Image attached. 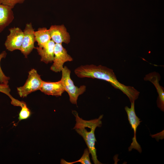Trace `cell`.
Wrapping results in <instances>:
<instances>
[{
  "label": "cell",
  "mask_w": 164,
  "mask_h": 164,
  "mask_svg": "<svg viewBox=\"0 0 164 164\" xmlns=\"http://www.w3.org/2000/svg\"><path fill=\"white\" fill-rule=\"evenodd\" d=\"M48 31L52 40L55 43L68 44L70 42V35L63 25H52Z\"/></svg>",
  "instance_id": "9c48e42d"
},
{
  "label": "cell",
  "mask_w": 164,
  "mask_h": 164,
  "mask_svg": "<svg viewBox=\"0 0 164 164\" xmlns=\"http://www.w3.org/2000/svg\"><path fill=\"white\" fill-rule=\"evenodd\" d=\"M6 55L7 53L5 51L0 53V82L1 84H8L10 78L4 74L0 66V62L2 59L5 58Z\"/></svg>",
  "instance_id": "e0dca14e"
},
{
  "label": "cell",
  "mask_w": 164,
  "mask_h": 164,
  "mask_svg": "<svg viewBox=\"0 0 164 164\" xmlns=\"http://www.w3.org/2000/svg\"><path fill=\"white\" fill-rule=\"evenodd\" d=\"M34 35L35 41L40 47H43L51 40L48 29L45 27L39 28L34 31Z\"/></svg>",
  "instance_id": "5bb4252c"
},
{
  "label": "cell",
  "mask_w": 164,
  "mask_h": 164,
  "mask_svg": "<svg viewBox=\"0 0 164 164\" xmlns=\"http://www.w3.org/2000/svg\"><path fill=\"white\" fill-rule=\"evenodd\" d=\"M61 72L60 80L63 82L65 91L68 94L70 102L72 104H77L79 96L85 91L86 86L82 85L78 87L75 85L70 78V70L67 66L63 67Z\"/></svg>",
  "instance_id": "3957f363"
},
{
  "label": "cell",
  "mask_w": 164,
  "mask_h": 164,
  "mask_svg": "<svg viewBox=\"0 0 164 164\" xmlns=\"http://www.w3.org/2000/svg\"><path fill=\"white\" fill-rule=\"evenodd\" d=\"M14 15L12 9L0 4V33L12 22Z\"/></svg>",
  "instance_id": "4fadbf2b"
},
{
  "label": "cell",
  "mask_w": 164,
  "mask_h": 164,
  "mask_svg": "<svg viewBox=\"0 0 164 164\" xmlns=\"http://www.w3.org/2000/svg\"><path fill=\"white\" fill-rule=\"evenodd\" d=\"M125 110L128 117V120L131 125L132 128L134 132V137L132 138V141L130 146L128 148V151H131L133 149L137 150L139 152H142V150L140 145L136 140V132L137 128L141 122L140 119L136 115L135 110L134 102H131L130 108L128 106L125 107Z\"/></svg>",
  "instance_id": "8992f818"
},
{
  "label": "cell",
  "mask_w": 164,
  "mask_h": 164,
  "mask_svg": "<svg viewBox=\"0 0 164 164\" xmlns=\"http://www.w3.org/2000/svg\"><path fill=\"white\" fill-rule=\"evenodd\" d=\"M144 80L149 81L152 83L156 88L158 94L157 103V106L163 111H164V88L159 84L160 80L159 74L156 72L150 73L146 75Z\"/></svg>",
  "instance_id": "30bf717a"
},
{
  "label": "cell",
  "mask_w": 164,
  "mask_h": 164,
  "mask_svg": "<svg viewBox=\"0 0 164 164\" xmlns=\"http://www.w3.org/2000/svg\"><path fill=\"white\" fill-rule=\"evenodd\" d=\"M23 31L24 37L20 50L25 57L27 58L33 49L35 48V31L32 23L26 24Z\"/></svg>",
  "instance_id": "ba28073f"
},
{
  "label": "cell",
  "mask_w": 164,
  "mask_h": 164,
  "mask_svg": "<svg viewBox=\"0 0 164 164\" xmlns=\"http://www.w3.org/2000/svg\"><path fill=\"white\" fill-rule=\"evenodd\" d=\"M72 114L75 117L76 123L73 129L83 138L87 147L92 159L95 164H101L97 159L95 142L97 141L95 135V131L97 127H100L102 124L101 119L103 115H101L98 118L90 120L89 130L88 131L87 120L83 119L78 115L76 111H73Z\"/></svg>",
  "instance_id": "7a4b0ae2"
},
{
  "label": "cell",
  "mask_w": 164,
  "mask_h": 164,
  "mask_svg": "<svg viewBox=\"0 0 164 164\" xmlns=\"http://www.w3.org/2000/svg\"><path fill=\"white\" fill-rule=\"evenodd\" d=\"M90 153L88 148H87L84 149V153L81 157L77 161L69 162L66 161L63 159H62L61 160L60 163L63 164H73L79 162L82 164H91V163L90 159Z\"/></svg>",
  "instance_id": "9a60e30c"
},
{
  "label": "cell",
  "mask_w": 164,
  "mask_h": 164,
  "mask_svg": "<svg viewBox=\"0 0 164 164\" xmlns=\"http://www.w3.org/2000/svg\"><path fill=\"white\" fill-rule=\"evenodd\" d=\"M73 60L72 58L68 54L62 44L55 43L53 63L50 69L56 73L61 72L63 68V66L65 63Z\"/></svg>",
  "instance_id": "5b68a950"
},
{
  "label": "cell",
  "mask_w": 164,
  "mask_h": 164,
  "mask_svg": "<svg viewBox=\"0 0 164 164\" xmlns=\"http://www.w3.org/2000/svg\"><path fill=\"white\" fill-rule=\"evenodd\" d=\"M43 82L36 70L32 69L29 72L28 77L24 84L17 88L19 95L21 97H24L32 92L40 90Z\"/></svg>",
  "instance_id": "277c9868"
},
{
  "label": "cell",
  "mask_w": 164,
  "mask_h": 164,
  "mask_svg": "<svg viewBox=\"0 0 164 164\" xmlns=\"http://www.w3.org/2000/svg\"><path fill=\"white\" fill-rule=\"evenodd\" d=\"M74 72L79 78H96L107 81L126 95L131 102H135L138 97V91L133 87L127 86L120 83L113 70L106 67L93 64L81 65L75 69Z\"/></svg>",
  "instance_id": "6da1fadb"
},
{
  "label": "cell",
  "mask_w": 164,
  "mask_h": 164,
  "mask_svg": "<svg viewBox=\"0 0 164 164\" xmlns=\"http://www.w3.org/2000/svg\"><path fill=\"white\" fill-rule=\"evenodd\" d=\"M9 34L7 36L5 42L6 48L9 51L20 50L23 37V31L19 27H14L9 29Z\"/></svg>",
  "instance_id": "52a82bcc"
},
{
  "label": "cell",
  "mask_w": 164,
  "mask_h": 164,
  "mask_svg": "<svg viewBox=\"0 0 164 164\" xmlns=\"http://www.w3.org/2000/svg\"><path fill=\"white\" fill-rule=\"evenodd\" d=\"M10 89L8 84H0V92L4 93L8 96L11 100V104L14 105L17 101L18 100L15 99L11 96L10 93Z\"/></svg>",
  "instance_id": "ac0fdd59"
},
{
  "label": "cell",
  "mask_w": 164,
  "mask_h": 164,
  "mask_svg": "<svg viewBox=\"0 0 164 164\" xmlns=\"http://www.w3.org/2000/svg\"><path fill=\"white\" fill-rule=\"evenodd\" d=\"M21 109L19 114L18 119L19 121L28 118L31 115V111L27 107L26 103L23 102L21 107Z\"/></svg>",
  "instance_id": "2e32d148"
},
{
  "label": "cell",
  "mask_w": 164,
  "mask_h": 164,
  "mask_svg": "<svg viewBox=\"0 0 164 164\" xmlns=\"http://www.w3.org/2000/svg\"><path fill=\"white\" fill-rule=\"evenodd\" d=\"M55 43L52 40L42 47H35L41 56L40 60L46 63L53 62L54 57Z\"/></svg>",
  "instance_id": "7c38bea8"
},
{
  "label": "cell",
  "mask_w": 164,
  "mask_h": 164,
  "mask_svg": "<svg viewBox=\"0 0 164 164\" xmlns=\"http://www.w3.org/2000/svg\"><path fill=\"white\" fill-rule=\"evenodd\" d=\"M26 0H0V4L12 9L17 4H22Z\"/></svg>",
  "instance_id": "d6986e66"
},
{
  "label": "cell",
  "mask_w": 164,
  "mask_h": 164,
  "mask_svg": "<svg viewBox=\"0 0 164 164\" xmlns=\"http://www.w3.org/2000/svg\"><path fill=\"white\" fill-rule=\"evenodd\" d=\"M40 90L46 94L61 96L65 91L64 86L61 80L56 82L43 81Z\"/></svg>",
  "instance_id": "8fae6325"
}]
</instances>
